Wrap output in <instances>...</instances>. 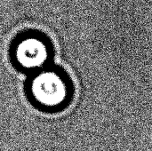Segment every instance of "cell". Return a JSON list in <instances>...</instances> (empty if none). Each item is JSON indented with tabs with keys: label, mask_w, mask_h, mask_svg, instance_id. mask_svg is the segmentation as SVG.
Listing matches in <instances>:
<instances>
[{
	"label": "cell",
	"mask_w": 152,
	"mask_h": 151,
	"mask_svg": "<svg viewBox=\"0 0 152 151\" xmlns=\"http://www.w3.org/2000/svg\"><path fill=\"white\" fill-rule=\"evenodd\" d=\"M30 93L38 105L57 108L69 99V87L65 78L57 71L41 69L31 81Z\"/></svg>",
	"instance_id": "1"
},
{
	"label": "cell",
	"mask_w": 152,
	"mask_h": 151,
	"mask_svg": "<svg viewBox=\"0 0 152 151\" xmlns=\"http://www.w3.org/2000/svg\"><path fill=\"white\" fill-rule=\"evenodd\" d=\"M14 56L22 68L41 70L50 58V50L46 42L41 37L28 36L17 43Z\"/></svg>",
	"instance_id": "2"
}]
</instances>
